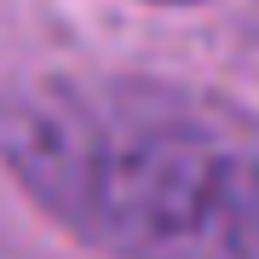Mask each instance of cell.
<instances>
[{"mask_svg":"<svg viewBox=\"0 0 259 259\" xmlns=\"http://www.w3.org/2000/svg\"><path fill=\"white\" fill-rule=\"evenodd\" d=\"M0 161L110 259H259V115L167 75H47L0 98Z\"/></svg>","mask_w":259,"mask_h":259,"instance_id":"1","label":"cell"}]
</instances>
